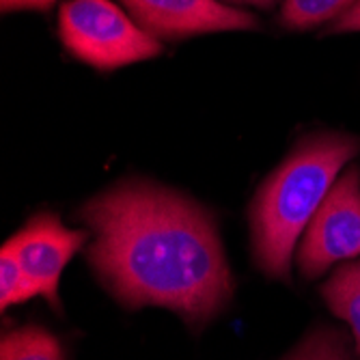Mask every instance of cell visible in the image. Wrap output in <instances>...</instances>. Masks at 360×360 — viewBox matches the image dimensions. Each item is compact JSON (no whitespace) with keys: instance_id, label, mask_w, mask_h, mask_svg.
Instances as JSON below:
<instances>
[{"instance_id":"obj_1","label":"cell","mask_w":360,"mask_h":360,"mask_svg":"<svg viewBox=\"0 0 360 360\" xmlns=\"http://www.w3.org/2000/svg\"><path fill=\"white\" fill-rule=\"evenodd\" d=\"M89 261L129 307H165L205 321L231 298L233 278L214 218L188 196L125 181L82 207Z\"/></svg>"},{"instance_id":"obj_2","label":"cell","mask_w":360,"mask_h":360,"mask_svg":"<svg viewBox=\"0 0 360 360\" xmlns=\"http://www.w3.org/2000/svg\"><path fill=\"white\" fill-rule=\"evenodd\" d=\"M358 151L360 141L349 134H313L259 188L250 210V229L261 270L278 278L287 276L307 224Z\"/></svg>"},{"instance_id":"obj_3","label":"cell","mask_w":360,"mask_h":360,"mask_svg":"<svg viewBox=\"0 0 360 360\" xmlns=\"http://www.w3.org/2000/svg\"><path fill=\"white\" fill-rule=\"evenodd\" d=\"M58 35L70 54L97 70H117L153 58L160 39L110 0H70L58 13Z\"/></svg>"},{"instance_id":"obj_4","label":"cell","mask_w":360,"mask_h":360,"mask_svg":"<svg viewBox=\"0 0 360 360\" xmlns=\"http://www.w3.org/2000/svg\"><path fill=\"white\" fill-rule=\"evenodd\" d=\"M354 257H360V171L349 167L307 224L298 266L304 276L315 278L337 261Z\"/></svg>"},{"instance_id":"obj_5","label":"cell","mask_w":360,"mask_h":360,"mask_svg":"<svg viewBox=\"0 0 360 360\" xmlns=\"http://www.w3.org/2000/svg\"><path fill=\"white\" fill-rule=\"evenodd\" d=\"M134 22L155 39H181L207 32L252 30L257 18L222 0H121Z\"/></svg>"},{"instance_id":"obj_6","label":"cell","mask_w":360,"mask_h":360,"mask_svg":"<svg viewBox=\"0 0 360 360\" xmlns=\"http://www.w3.org/2000/svg\"><path fill=\"white\" fill-rule=\"evenodd\" d=\"M86 240L89 231L68 229L54 214H39L7 244L13 248L22 270L37 287L39 296L56 307L60 274Z\"/></svg>"},{"instance_id":"obj_7","label":"cell","mask_w":360,"mask_h":360,"mask_svg":"<svg viewBox=\"0 0 360 360\" xmlns=\"http://www.w3.org/2000/svg\"><path fill=\"white\" fill-rule=\"evenodd\" d=\"M321 296L328 309L352 328L356 354H360V259L337 268L323 283Z\"/></svg>"},{"instance_id":"obj_8","label":"cell","mask_w":360,"mask_h":360,"mask_svg":"<svg viewBox=\"0 0 360 360\" xmlns=\"http://www.w3.org/2000/svg\"><path fill=\"white\" fill-rule=\"evenodd\" d=\"M0 360H63V347L48 330L26 326L3 337Z\"/></svg>"},{"instance_id":"obj_9","label":"cell","mask_w":360,"mask_h":360,"mask_svg":"<svg viewBox=\"0 0 360 360\" xmlns=\"http://www.w3.org/2000/svg\"><path fill=\"white\" fill-rule=\"evenodd\" d=\"M354 3L356 0H285L281 15L289 28L304 30L337 20Z\"/></svg>"},{"instance_id":"obj_10","label":"cell","mask_w":360,"mask_h":360,"mask_svg":"<svg viewBox=\"0 0 360 360\" xmlns=\"http://www.w3.org/2000/svg\"><path fill=\"white\" fill-rule=\"evenodd\" d=\"M39 296L37 287L26 276L20 261L9 244L0 250V307L7 309L11 304H20Z\"/></svg>"},{"instance_id":"obj_11","label":"cell","mask_w":360,"mask_h":360,"mask_svg":"<svg viewBox=\"0 0 360 360\" xmlns=\"http://www.w3.org/2000/svg\"><path fill=\"white\" fill-rule=\"evenodd\" d=\"M289 360H358V356L345 335L337 330H317L296 347Z\"/></svg>"},{"instance_id":"obj_12","label":"cell","mask_w":360,"mask_h":360,"mask_svg":"<svg viewBox=\"0 0 360 360\" xmlns=\"http://www.w3.org/2000/svg\"><path fill=\"white\" fill-rule=\"evenodd\" d=\"M328 32H360V0L330 22Z\"/></svg>"},{"instance_id":"obj_13","label":"cell","mask_w":360,"mask_h":360,"mask_svg":"<svg viewBox=\"0 0 360 360\" xmlns=\"http://www.w3.org/2000/svg\"><path fill=\"white\" fill-rule=\"evenodd\" d=\"M5 11H22V9H48L54 0H0Z\"/></svg>"},{"instance_id":"obj_14","label":"cell","mask_w":360,"mask_h":360,"mask_svg":"<svg viewBox=\"0 0 360 360\" xmlns=\"http://www.w3.org/2000/svg\"><path fill=\"white\" fill-rule=\"evenodd\" d=\"M226 3H240V5H255V7H272L278 0H226Z\"/></svg>"}]
</instances>
